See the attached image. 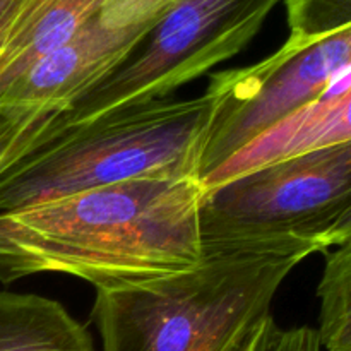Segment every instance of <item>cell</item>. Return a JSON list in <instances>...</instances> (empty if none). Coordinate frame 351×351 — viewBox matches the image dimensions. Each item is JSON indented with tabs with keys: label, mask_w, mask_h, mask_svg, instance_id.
<instances>
[{
	"label": "cell",
	"mask_w": 351,
	"mask_h": 351,
	"mask_svg": "<svg viewBox=\"0 0 351 351\" xmlns=\"http://www.w3.org/2000/svg\"><path fill=\"white\" fill-rule=\"evenodd\" d=\"M317 252L311 240L206 250L191 269L96 290L101 351H243L288 274Z\"/></svg>",
	"instance_id": "2"
},
{
	"label": "cell",
	"mask_w": 351,
	"mask_h": 351,
	"mask_svg": "<svg viewBox=\"0 0 351 351\" xmlns=\"http://www.w3.org/2000/svg\"><path fill=\"white\" fill-rule=\"evenodd\" d=\"M57 113H0V173L50 137Z\"/></svg>",
	"instance_id": "12"
},
{
	"label": "cell",
	"mask_w": 351,
	"mask_h": 351,
	"mask_svg": "<svg viewBox=\"0 0 351 351\" xmlns=\"http://www.w3.org/2000/svg\"><path fill=\"white\" fill-rule=\"evenodd\" d=\"M108 0H16L0 24V96L45 55L67 43Z\"/></svg>",
	"instance_id": "9"
},
{
	"label": "cell",
	"mask_w": 351,
	"mask_h": 351,
	"mask_svg": "<svg viewBox=\"0 0 351 351\" xmlns=\"http://www.w3.org/2000/svg\"><path fill=\"white\" fill-rule=\"evenodd\" d=\"M351 71V23L287 43L257 64L211 75L216 99L199 180Z\"/></svg>",
	"instance_id": "6"
},
{
	"label": "cell",
	"mask_w": 351,
	"mask_h": 351,
	"mask_svg": "<svg viewBox=\"0 0 351 351\" xmlns=\"http://www.w3.org/2000/svg\"><path fill=\"white\" fill-rule=\"evenodd\" d=\"M351 143V71L321 98L267 129L202 180L215 189L232 178L308 151Z\"/></svg>",
	"instance_id": "8"
},
{
	"label": "cell",
	"mask_w": 351,
	"mask_h": 351,
	"mask_svg": "<svg viewBox=\"0 0 351 351\" xmlns=\"http://www.w3.org/2000/svg\"><path fill=\"white\" fill-rule=\"evenodd\" d=\"M280 0H180L115 72L51 120V137L130 105L167 98L259 33Z\"/></svg>",
	"instance_id": "5"
},
{
	"label": "cell",
	"mask_w": 351,
	"mask_h": 351,
	"mask_svg": "<svg viewBox=\"0 0 351 351\" xmlns=\"http://www.w3.org/2000/svg\"><path fill=\"white\" fill-rule=\"evenodd\" d=\"M243 351H324L317 329L278 326L273 315L263 322Z\"/></svg>",
	"instance_id": "13"
},
{
	"label": "cell",
	"mask_w": 351,
	"mask_h": 351,
	"mask_svg": "<svg viewBox=\"0 0 351 351\" xmlns=\"http://www.w3.org/2000/svg\"><path fill=\"white\" fill-rule=\"evenodd\" d=\"M160 19L110 27L99 14L67 43L31 65L0 96V113H62L115 72Z\"/></svg>",
	"instance_id": "7"
},
{
	"label": "cell",
	"mask_w": 351,
	"mask_h": 351,
	"mask_svg": "<svg viewBox=\"0 0 351 351\" xmlns=\"http://www.w3.org/2000/svg\"><path fill=\"white\" fill-rule=\"evenodd\" d=\"M197 178H141L0 213V281L33 274L123 288L202 259Z\"/></svg>",
	"instance_id": "1"
},
{
	"label": "cell",
	"mask_w": 351,
	"mask_h": 351,
	"mask_svg": "<svg viewBox=\"0 0 351 351\" xmlns=\"http://www.w3.org/2000/svg\"><path fill=\"white\" fill-rule=\"evenodd\" d=\"M14 3H16V0H0V24L3 23V19H5L7 14L10 12Z\"/></svg>",
	"instance_id": "16"
},
{
	"label": "cell",
	"mask_w": 351,
	"mask_h": 351,
	"mask_svg": "<svg viewBox=\"0 0 351 351\" xmlns=\"http://www.w3.org/2000/svg\"><path fill=\"white\" fill-rule=\"evenodd\" d=\"M0 351H96L88 328L58 302L0 291Z\"/></svg>",
	"instance_id": "10"
},
{
	"label": "cell",
	"mask_w": 351,
	"mask_h": 351,
	"mask_svg": "<svg viewBox=\"0 0 351 351\" xmlns=\"http://www.w3.org/2000/svg\"><path fill=\"white\" fill-rule=\"evenodd\" d=\"M351 240V204L346 208V211L336 219L335 225L331 226L324 237V247L326 252L332 247H339L341 243L350 242Z\"/></svg>",
	"instance_id": "15"
},
{
	"label": "cell",
	"mask_w": 351,
	"mask_h": 351,
	"mask_svg": "<svg viewBox=\"0 0 351 351\" xmlns=\"http://www.w3.org/2000/svg\"><path fill=\"white\" fill-rule=\"evenodd\" d=\"M206 91L130 105L50 137L0 173V213L141 178H197L215 117Z\"/></svg>",
	"instance_id": "3"
},
{
	"label": "cell",
	"mask_w": 351,
	"mask_h": 351,
	"mask_svg": "<svg viewBox=\"0 0 351 351\" xmlns=\"http://www.w3.org/2000/svg\"><path fill=\"white\" fill-rule=\"evenodd\" d=\"M317 297L322 350L351 351V242L328 254Z\"/></svg>",
	"instance_id": "11"
},
{
	"label": "cell",
	"mask_w": 351,
	"mask_h": 351,
	"mask_svg": "<svg viewBox=\"0 0 351 351\" xmlns=\"http://www.w3.org/2000/svg\"><path fill=\"white\" fill-rule=\"evenodd\" d=\"M351 204V143L266 165L204 191L202 252L324 237Z\"/></svg>",
	"instance_id": "4"
},
{
	"label": "cell",
	"mask_w": 351,
	"mask_h": 351,
	"mask_svg": "<svg viewBox=\"0 0 351 351\" xmlns=\"http://www.w3.org/2000/svg\"><path fill=\"white\" fill-rule=\"evenodd\" d=\"M180 0H108L99 19L110 27H127L160 19Z\"/></svg>",
	"instance_id": "14"
}]
</instances>
